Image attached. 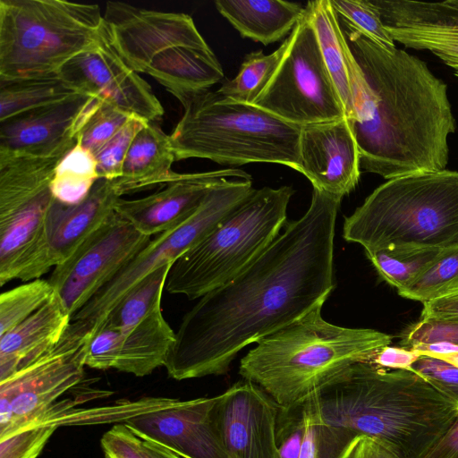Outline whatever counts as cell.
I'll use <instances>...</instances> for the list:
<instances>
[{
    "instance_id": "22",
    "label": "cell",
    "mask_w": 458,
    "mask_h": 458,
    "mask_svg": "<svg viewBox=\"0 0 458 458\" xmlns=\"http://www.w3.org/2000/svg\"><path fill=\"white\" fill-rule=\"evenodd\" d=\"M394 41L406 47L429 50L458 77V8L439 3L369 0Z\"/></svg>"
},
{
    "instance_id": "36",
    "label": "cell",
    "mask_w": 458,
    "mask_h": 458,
    "mask_svg": "<svg viewBox=\"0 0 458 458\" xmlns=\"http://www.w3.org/2000/svg\"><path fill=\"white\" fill-rule=\"evenodd\" d=\"M400 344L420 355L458 353V321L420 319L403 332Z\"/></svg>"
},
{
    "instance_id": "40",
    "label": "cell",
    "mask_w": 458,
    "mask_h": 458,
    "mask_svg": "<svg viewBox=\"0 0 458 458\" xmlns=\"http://www.w3.org/2000/svg\"><path fill=\"white\" fill-rule=\"evenodd\" d=\"M306 432V415L303 403L279 406L276 439L279 458H299Z\"/></svg>"
},
{
    "instance_id": "47",
    "label": "cell",
    "mask_w": 458,
    "mask_h": 458,
    "mask_svg": "<svg viewBox=\"0 0 458 458\" xmlns=\"http://www.w3.org/2000/svg\"><path fill=\"white\" fill-rule=\"evenodd\" d=\"M348 458H399L377 439L360 436Z\"/></svg>"
},
{
    "instance_id": "20",
    "label": "cell",
    "mask_w": 458,
    "mask_h": 458,
    "mask_svg": "<svg viewBox=\"0 0 458 458\" xmlns=\"http://www.w3.org/2000/svg\"><path fill=\"white\" fill-rule=\"evenodd\" d=\"M227 177L251 180L250 174L235 168L178 174L174 180L150 195L134 199L120 198L114 211L140 233L153 237L190 218L209 191Z\"/></svg>"
},
{
    "instance_id": "42",
    "label": "cell",
    "mask_w": 458,
    "mask_h": 458,
    "mask_svg": "<svg viewBox=\"0 0 458 458\" xmlns=\"http://www.w3.org/2000/svg\"><path fill=\"white\" fill-rule=\"evenodd\" d=\"M56 428L37 426L0 440V458H37Z\"/></svg>"
},
{
    "instance_id": "1",
    "label": "cell",
    "mask_w": 458,
    "mask_h": 458,
    "mask_svg": "<svg viewBox=\"0 0 458 458\" xmlns=\"http://www.w3.org/2000/svg\"><path fill=\"white\" fill-rule=\"evenodd\" d=\"M342 197L313 189L310 205L244 270L182 317L164 366L176 380L225 374L247 345L301 318L335 286L334 238Z\"/></svg>"
},
{
    "instance_id": "24",
    "label": "cell",
    "mask_w": 458,
    "mask_h": 458,
    "mask_svg": "<svg viewBox=\"0 0 458 458\" xmlns=\"http://www.w3.org/2000/svg\"><path fill=\"white\" fill-rule=\"evenodd\" d=\"M71 322L72 316L55 293L35 313L0 335V381L55 344Z\"/></svg>"
},
{
    "instance_id": "4",
    "label": "cell",
    "mask_w": 458,
    "mask_h": 458,
    "mask_svg": "<svg viewBox=\"0 0 458 458\" xmlns=\"http://www.w3.org/2000/svg\"><path fill=\"white\" fill-rule=\"evenodd\" d=\"M318 306L257 343L242 360L239 374L279 406L301 403L353 364L369 362L392 335L326 321Z\"/></svg>"
},
{
    "instance_id": "6",
    "label": "cell",
    "mask_w": 458,
    "mask_h": 458,
    "mask_svg": "<svg viewBox=\"0 0 458 458\" xmlns=\"http://www.w3.org/2000/svg\"><path fill=\"white\" fill-rule=\"evenodd\" d=\"M180 102L183 114L169 135L175 161L197 157L233 165L274 163L301 173V126L209 89Z\"/></svg>"
},
{
    "instance_id": "34",
    "label": "cell",
    "mask_w": 458,
    "mask_h": 458,
    "mask_svg": "<svg viewBox=\"0 0 458 458\" xmlns=\"http://www.w3.org/2000/svg\"><path fill=\"white\" fill-rule=\"evenodd\" d=\"M458 290V244L442 249L417 279L398 294L422 303Z\"/></svg>"
},
{
    "instance_id": "25",
    "label": "cell",
    "mask_w": 458,
    "mask_h": 458,
    "mask_svg": "<svg viewBox=\"0 0 458 458\" xmlns=\"http://www.w3.org/2000/svg\"><path fill=\"white\" fill-rule=\"evenodd\" d=\"M174 161L169 135L155 123H148L130 146L122 175L112 182L120 197L165 185L178 174L171 169Z\"/></svg>"
},
{
    "instance_id": "29",
    "label": "cell",
    "mask_w": 458,
    "mask_h": 458,
    "mask_svg": "<svg viewBox=\"0 0 458 458\" xmlns=\"http://www.w3.org/2000/svg\"><path fill=\"white\" fill-rule=\"evenodd\" d=\"M172 265H165L140 281L109 312L98 329L103 326L130 329L161 310L162 294Z\"/></svg>"
},
{
    "instance_id": "8",
    "label": "cell",
    "mask_w": 458,
    "mask_h": 458,
    "mask_svg": "<svg viewBox=\"0 0 458 458\" xmlns=\"http://www.w3.org/2000/svg\"><path fill=\"white\" fill-rule=\"evenodd\" d=\"M107 28L98 5L64 0H0V81L57 74L98 47Z\"/></svg>"
},
{
    "instance_id": "37",
    "label": "cell",
    "mask_w": 458,
    "mask_h": 458,
    "mask_svg": "<svg viewBox=\"0 0 458 458\" xmlns=\"http://www.w3.org/2000/svg\"><path fill=\"white\" fill-rule=\"evenodd\" d=\"M339 18L382 47L395 48L380 14L369 0H330Z\"/></svg>"
},
{
    "instance_id": "46",
    "label": "cell",
    "mask_w": 458,
    "mask_h": 458,
    "mask_svg": "<svg viewBox=\"0 0 458 458\" xmlns=\"http://www.w3.org/2000/svg\"><path fill=\"white\" fill-rule=\"evenodd\" d=\"M421 458H458V415L450 428Z\"/></svg>"
},
{
    "instance_id": "15",
    "label": "cell",
    "mask_w": 458,
    "mask_h": 458,
    "mask_svg": "<svg viewBox=\"0 0 458 458\" xmlns=\"http://www.w3.org/2000/svg\"><path fill=\"white\" fill-rule=\"evenodd\" d=\"M58 75L76 92L147 122L155 123L164 115V108L149 84L130 69L111 46L108 30L98 47L73 57Z\"/></svg>"
},
{
    "instance_id": "13",
    "label": "cell",
    "mask_w": 458,
    "mask_h": 458,
    "mask_svg": "<svg viewBox=\"0 0 458 458\" xmlns=\"http://www.w3.org/2000/svg\"><path fill=\"white\" fill-rule=\"evenodd\" d=\"M288 37L280 64L252 105L301 127L345 117L306 11Z\"/></svg>"
},
{
    "instance_id": "17",
    "label": "cell",
    "mask_w": 458,
    "mask_h": 458,
    "mask_svg": "<svg viewBox=\"0 0 458 458\" xmlns=\"http://www.w3.org/2000/svg\"><path fill=\"white\" fill-rule=\"evenodd\" d=\"M218 398L174 400L123 423L140 438L158 443L182 458H228L217 421Z\"/></svg>"
},
{
    "instance_id": "26",
    "label": "cell",
    "mask_w": 458,
    "mask_h": 458,
    "mask_svg": "<svg viewBox=\"0 0 458 458\" xmlns=\"http://www.w3.org/2000/svg\"><path fill=\"white\" fill-rule=\"evenodd\" d=\"M216 10L242 38L265 46L292 32L305 6L280 0H216Z\"/></svg>"
},
{
    "instance_id": "10",
    "label": "cell",
    "mask_w": 458,
    "mask_h": 458,
    "mask_svg": "<svg viewBox=\"0 0 458 458\" xmlns=\"http://www.w3.org/2000/svg\"><path fill=\"white\" fill-rule=\"evenodd\" d=\"M253 190L251 180L221 179L190 218L151 237L135 258L72 318V321H85L95 332L132 287L159 267L174 264L208 235Z\"/></svg>"
},
{
    "instance_id": "33",
    "label": "cell",
    "mask_w": 458,
    "mask_h": 458,
    "mask_svg": "<svg viewBox=\"0 0 458 458\" xmlns=\"http://www.w3.org/2000/svg\"><path fill=\"white\" fill-rule=\"evenodd\" d=\"M306 432L299 458H348L358 437L323 420L304 401Z\"/></svg>"
},
{
    "instance_id": "11",
    "label": "cell",
    "mask_w": 458,
    "mask_h": 458,
    "mask_svg": "<svg viewBox=\"0 0 458 458\" xmlns=\"http://www.w3.org/2000/svg\"><path fill=\"white\" fill-rule=\"evenodd\" d=\"M0 159V285L21 278L55 200L51 182L63 157Z\"/></svg>"
},
{
    "instance_id": "28",
    "label": "cell",
    "mask_w": 458,
    "mask_h": 458,
    "mask_svg": "<svg viewBox=\"0 0 458 458\" xmlns=\"http://www.w3.org/2000/svg\"><path fill=\"white\" fill-rule=\"evenodd\" d=\"M80 94L57 74L0 81V123Z\"/></svg>"
},
{
    "instance_id": "32",
    "label": "cell",
    "mask_w": 458,
    "mask_h": 458,
    "mask_svg": "<svg viewBox=\"0 0 458 458\" xmlns=\"http://www.w3.org/2000/svg\"><path fill=\"white\" fill-rule=\"evenodd\" d=\"M442 249L365 251L379 276L397 292L412 284Z\"/></svg>"
},
{
    "instance_id": "50",
    "label": "cell",
    "mask_w": 458,
    "mask_h": 458,
    "mask_svg": "<svg viewBox=\"0 0 458 458\" xmlns=\"http://www.w3.org/2000/svg\"><path fill=\"white\" fill-rule=\"evenodd\" d=\"M449 1H450V3H451L453 5H454L455 7H457V8H458V0H449Z\"/></svg>"
},
{
    "instance_id": "39",
    "label": "cell",
    "mask_w": 458,
    "mask_h": 458,
    "mask_svg": "<svg viewBox=\"0 0 458 458\" xmlns=\"http://www.w3.org/2000/svg\"><path fill=\"white\" fill-rule=\"evenodd\" d=\"M149 122L133 116L96 155L99 179L114 181L122 175L123 162L138 131Z\"/></svg>"
},
{
    "instance_id": "44",
    "label": "cell",
    "mask_w": 458,
    "mask_h": 458,
    "mask_svg": "<svg viewBox=\"0 0 458 458\" xmlns=\"http://www.w3.org/2000/svg\"><path fill=\"white\" fill-rule=\"evenodd\" d=\"M420 356L417 351L387 345L379 349L369 363L386 369L411 370Z\"/></svg>"
},
{
    "instance_id": "19",
    "label": "cell",
    "mask_w": 458,
    "mask_h": 458,
    "mask_svg": "<svg viewBox=\"0 0 458 458\" xmlns=\"http://www.w3.org/2000/svg\"><path fill=\"white\" fill-rule=\"evenodd\" d=\"M279 405L242 379L219 394L216 413L228 458H279L276 426Z\"/></svg>"
},
{
    "instance_id": "27",
    "label": "cell",
    "mask_w": 458,
    "mask_h": 458,
    "mask_svg": "<svg viewBox=\"0 0 458 458\" xmlns=\"http://www.w3.org/2000/svg\"><path fill=\"white\" fill-rule=\"evenodd\" d=\"M306 13L314 29L320 52L341 100L344 115L353 118L352 94L347 61L348 45L330 0L310 1Z\"/></svg>"
},
{
    "instance_id": "3",
    "label": "cell",
    "mask_w": 458,
    "mask_h": 458,
    "mask_svg": "<svg viewBox=\"0 0 458 458\" xmlns=\"http://www.w3.org/2000/svg\"><path fill=\"white\" fill-rule=\"evenodd\" d=\"M304 401L326 422L373 437L399 458H421L458 415V405L417 373L369 362Z\"/></svg>"
},
{
    "instance_id": "38",
    "label": "cell",
    "mask_w": 458,
    "mask_h": 458,
    "mask_svg": "<svg viewBox=\"0 0 458 458\" xmlns=\"http://www.w3.org/2000/svg\"><path fill=\"white\" fill-rule=\"evenodd\" d=\"M133 116L106 102L100 101L82 128L78 142L95 156Z\"/></svg>"
},
{
    "instance_id": "51",
    "label": "cell",
    "mask_w": 458,
    "mask_h": 458,
    "mask_svg": "<svg viewBox=\"0 0 458 458\" xmlns=\"http://www.w3.org/2000/svg\"><path fill=\"white\" fill-rule=\"evenodd\" d=\"M105 458H110V457L105 455Z\"/></svg>"
},
{
    "instance_id": "14",
    "label": "cell",
    "mask_w": 458,
    "mask_h": 458,
    "mask_svg": "<svg viewBox=\"0 0 458 458\" xmlns=\"http://www.w3.org/2000/svg\"><path fill=\"white\" fill-rule=\"evenodd\" d=\"M151 237L114 214L47 279L72 318L148 244Z\"/></svg>"
},
{
    "instance_id": "2",
    "label": "cell",
    "mask_w": 458,
    "mask_h": 458,
    "mask_svg": "<svg viewBox=\"0 0 458 458\" xmlns=\"http://www.w3.org/2000/svg\"><path fill=\"white\" fill-rule=\"evenodd\" d=\"M339 22L348 45L353 104V118L347 120L360 169L387 180L445 170L447 137L456 130L446 84L419 57L386 49Z\"/></svg>"
},
{
    "instance_id": "21",
    "label": "cell",
    "mask_w": 458,
    "mask_h": 458,
    "mask_svg": "<svg viewBox=\"0 0 458 458\" xmlns=\"http://www.w3.org/2000/svg\"><path fill=\"white\" fill-rule=\"evenodd\" d=\"M174 340L175 332L164 318L162 310L130 329L103 326L92 334L86 366L145 377L164 366Z\"/></svg>"
},
{
    "instance_id": "23",
    "label": "cell",
    "mask_w": 458,
    "mask_h": 458,
    "mask_svg": "<svg viewBox=\"0 0 458 458\" xmlns=\"http://www.w3.org/2000/svg\"><path fill=\"white\" fill-rule=\"evenodd\" d=\"M300 157L313 189L343 198L359 182L360 151L346 117L302 126Z\"/></svg>"
},
{
    "instance_id": "16",
    "label": "cell",
    "mask_w": 458,
    "mask_h": 458,
    "mask_svg": "<svg viewBox=\"0 0 458 458\" xmlns=\"http://www.w3.org/2000/svg\"><path fill=\"white\" fill-rule=\"evenodd\" d=\"M101 100L85 94L0 123V159L64 156Z\"/></svg>"
},
{
    "instance_id": "48",
    "label": "cell",
    "mask_w": 458,
    "mask_h": 458,
    "mask_svg": "<svg viewBox=\"0 0 458 458\" xmlns=\"http://www.w3.org/2000/svg\"><path fill=\"white\" fill-rule=\"evenodd\" d=\"M140 447L145 458H182L165 446L149 439L140 438Z\"/></svg>"
},
{
    "instance_id": "41",
    "label": "cell",
    "mask_w": 458,
    "mask_h": 458,
    "mask_svg": "<svg viewBox=\"0 0 458 458\" xmlns=\"http://www.w3.org/2000/svg\"><path fill=\"white\" fill-rule=\"evenodd\" d=\"M411 370L458 405V367L439 358L420 355Z\"/></svg>"
},
{
    "instance_id": "43",
    "label": "cell",
    "mask_w": 458,
    "mask_h": 458,
    "mask_svg": "<svg viewBox=\"0 0 458 458\" xmlns=\"http://www.w3.org/2000/svg\"><path fill=\"white\" fill-rule=\"evenodd\" d=\"M106 456L110 458H145L140 438L123 423L106 431L100 440Z\"/></svg>"
},
{
    "instance_id": "7",
    "label": "cell",
    "mask_w": 458,
    "mask_h": 458,
    "mask_svg": "<svg viewBox=\"0 0 458 458\" xmlns=\"http://www.w3.org/2000/svg\"><path fill=\"white\" fill-rule=\"evenodd\" d=\"M103 16L110 44L124 64L152 77L179 101L224 79L190 15L107 2Z\"/></svg>"
},
{
    "instance_id": "18",
    "label": "cell",
    "mask_w": 458,
    "mask_h": 458,
    "mask_svg": "<svg viewBox=\"0 0 458 458\" xmlns=\"http://www.w3.org/2000/svg\"><path fill=\"white\" fill-rule=\"evenodd\" d=\"M120 198L112 181L98 179L77 205L55 199L38 248L20 280L38 279L64 263L114 214Z\"/></svg>"
},
{
    "instance_id": "12",
    "label": "cell",
    "mask_w": 458,
    "mask_h": 458,
    "mask_svg": "<svg viewBox=\"0 0 458 458\" xmlns=\"http://www.w3.org/2000/svg\"><path fill=\"white\" fill-rule=\"evenodd\" d=\"M92 334L87 322L72 321L55 344L0 381V440L26 428L79 385Z\"/></svg>"
},
{
    "instance_id": "5",
    "label": "cell",
    "mask_w": 458,
    "mask_h": 458,
    "mask_svg": "<svg viewBox=\"0 0 458 458\" xmlns=\"http://www.w3.org/2000/svg\"><path fill=\"white\" fill-rule=\"evenodd\" d=\"M343 237L365 251L445 249L458 244V172L387 180L345 217Z\"/></svg>"
},
{
    "instance_id": "35",
    "label": "cell",
    "mask_w": 458,
    "mask_h": 458,
    "mask_svg": "<svg viewBox=\"0 0 458 458\" xmlns=\"http://www.w3.org/2000/svg\"><path fill=\"white\" fill-rule=\"evenodd\" d=\"M55 294L47 279H34L0 295V335L44 306Z\"/></svg>"
},
{
    "instance_id": "45",
    "label": "cell",
    "mask_w": 458,
    "mask_h": 458,
    "mask_svg": "<svg viewBox=\"0 0 458 458\" xmlns=\"http://www.w3.org/2000/svg\"><path fill=\"white\" fill-rule=\"evenodd\" d=\"M422 304L420 319L458 321V290Z\"/></svg>"
},
{
    "instance_id": "9",
    "label": "cell",
    "mask_w": 458,
    "mask_h": 458,
    "mask_svg": "<svg viewBox=\"0 0 458 458\" xmlns=\"http://www.w3.org/2000/svg\"><path fill=\"white\" fill-rule=\"evenodd\" d=\"M294 192L286 185L254 189L208 235L174 261L165 290L196 300L238 276L280 234Z\"/></svg>"
},
{
    "instance_id": "31",
    "label": "cell",
    "mask_w": 458,
    "mask_h": 458,
    "mask_svg": "<svg viewBox=\"0 0 458 458\" xmlns=\"http://www.w3.org/2000/svg\"><path fill=\"white\" fill-rule=\"evenodd\" d=\"M289 42L288 37L270 55L261 50L246 55L238 74L233 80H225L216 91L234 102L252 105L276 72Z\"/></svg>"
},
{
    "instance_id": "30",
    "label": "cell",
    "mask_w": 458,
    "mask_h": 458,
    "mask_svg": "<svg viewBox=\"0 0 458 458\" xmlns=\"http://www.w3.org/2000/svg\"><path fill=\"white\" fill-rule=\"evenodd\" d=\"M98 179L94 154L77 142L55 168L52 194L63 204L77 205L88 197Z\"/></svg>"
},
{
    "instance_id": "49",
    "label": "cell",
    "mask_w": 458,
    "mask_h": 458,
    "mask_svg": "<svg viewBox=\"0 0 458 458\" xmlns=\"http://www.w3.org/2000/svg\"><path fill=\"white\" fill-rule=\"evenodd\" d=\"M437 358L445 360L458 367V353L438 356Z\"/></svg>"
}]
</instances>
